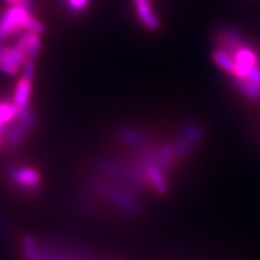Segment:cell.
Here are the masks:
<instances>
[{"instance_id":"obj_10","label":"cell","mask_w":260,"mask_h":260,"mask_svg":"<svg viewBox=\"0 0 260 260\" xmlns=\"http://www.w3.org/2000/svg\"><path fill=\"white\" fill-rule=\"evenodd\" d=\"M16 46L21 48L27 54L28 59L34 60L38 57L41 48L40 34L35 31H24L19 34V38L16 41Z\"/></svg>"},{"instance_id":"obj_2","label":"cell","mask_w":260,"mask_h":260,"mask_svg":"<svg viewBox=\"0 0 260 260\" xmlns=\"http://www.w3.org/2000/svg\"><path fill=\"white\" fill-rule=\"evenodd\" d=\"M213 41L216 45V50H222L230 54L233 58L235 57L237 51L248 46L246 38L239 29L232 27V25H222L214 31Z\"/></svg>"},{"instance_id":"obj_12","label":"cell","mask_w":260,"mask_h":260,"mask_svg":"<svg viewBox=\"0 0 260 260\" xmlns=\"http://www.w3.org/2000/svg\"><path fill=\"white\" fill-rule=\"evenodd\" d=\"M232 82L245 96L253 100L260 99L259 86L255 82H253L251 79H237V77L233 76Z\"/></svg>"},{"instance_id":"obj_7","label":"cell","mask_w":260,"mask_h":260,"mask_svg":"<svg viewBox=\"0 0 260 260\" xmlns=\"http://www.w3.org/2000/svg\"><path fill=\"white\" fill-rule=\"evenodd\" d=\"M234 59L236 61V74L234 77L237 79H248L251 71L258 67V58L249 45L237 51Z\"/></svg>"},{"instance_id":"obj_16","label":"cell","mask_w":260,"mask_h":260,"mask_svg":"<svg viewBox=\"0 0 260 260\" xmlns=\"http://www.w3.org/2000/svg\"><path fill=\"white\" fill-rule=\"evenodd\" d=\"M89 2L90 0H67L68 8L73 12H76V14L82 12L88 8Z\"/></svg>"},{"instance_id":"obj_4","label":"cell","mask_w":260,"mask_h":260,"mask_svg":"<svg viewBox=\"0 0 260 260\" xmlns=\"http://www.w3.org/2000/svg\"><path fill=\"white\" fill-rule=\"evenodd\" d=\"M28 60L27 54L15 46H0V71L6 75H17Z\"/></svg>"},{"instance_id":"obj_18","label":"cell","mask_w":260,"mask_h":260,"mask_svg":"<svg viewBox=\"0 0 260 260\" xmlns=\"http://www.w3.org/2000/svg\"><path fill=\"white\" fill-rule=\"evenodd\" d=\"M6 3L10 5H24V6H29V2L30 0H5Z\"/></svg>"},{"instance_id":"obj_17","label":"cell","mask_w":260,"mask_h":260,"mask_svg":"<svg viewBox=\"0 0 260 260\" xmlns=\"http://www.w3.org/2000/svg\"><path fill=\"white\" fill-rule=\"evenodd\" d=\"M248 79H251L253 82H255L256 84H258L259 88H260V68H259V65L258 67H255L254 69L251 71Z\"/></svg>"},{"instance_id":"obj_1","label":"cell","mask_w":260,"mask_h":260,"mask_svg":"<svg viewBox=\"0 0 260 260\" xmlns=\"http://www.w3.org/2000/svg\"><path fill=\"white\" fill-rule=\"evenodd\" d=\"M24 31L41 34L44 31V25L29 11L28 6L10 5V8L0 15V40Z\"/></svg>"},{"instance_id":"obj_19","label":"cell","mask_w":260,"mask_h":260,"mask_svg":"<svg viewBox=\"0 0 260 260\" xmlns=\"http://www.w3.org/2000/svg\"><path fill=\"white\" fill-rule=\"evenodd\" d=\"M3 145V134H0V146Z\"/></svg>"},{"instance_id":"obj_5","label":"cell","mask_w":260,"mask_h":260,"mask_svg":"<svg viewBox=\"0 0 260 260\" xmlns=\"http://www.w3.org/2000/svg\"><path fill=\"white\" fill-rule=\"evenodd\" d=\"M9 175L12 183H15L19 189L27 191V193L37 190L41 182L40 174L35 169L29 167L11 168Z\"/></svg>"},{"instance_id":"obj_9","label":"cell","mask_w":260,"mask_h":260,"mask_svg":"<svg viewBox=\"0 0 260 260\" xmlns=\"http://www.w3.org/2000/svg\"><path fill=\"white\" fill-rule=\"evenodd\" d=\"M145 181L151 186L158 194H165L169 189L168 181L165 178L164 171L157 165L151 162H145L144 168Z\"/></svg>"},{"instance_id":"obj_8","label":"cell","mask_w":260,"mask_h":260,"mask_svg":"<svg viewBox=\"0 0 260 260\" xmlns=\"http://www.w3.org/2000/svg\"><path fill=\"white\" fill-rule=\"evenodd\" d=\"M136 15L144 27L149 30H157L160 27V21L155 15L151 0H134Z\"/></svg>"},{"instance_id":"obj_15","label":"cell","mask_w":260,"mask_h":260,"mask_svg":"<svg viewBox=\"0 0 260 260\" xmlns=\"http://www.w3.org/2000/svg\"><path fill=\"white\" fill-rule=\"evenodd\" d=\"M182 138L188 140L194 145L198 144L203 138V129H201V126L195 124L186 125L182 130Z\"/></svg>"},{"instance_id":"obj_3","label":"cell","mask_w":260,"mask_h":260,"mask_svg":"<svg viewBox=\"0 0 260 260\" xmlns=\"http://www.w3.org/2000/svg\"><path fill=\"white\" fill-rule=\"evenodd\" d=\"M32 76H34V61L28 59L22 69L21 79L17 81L14 92V102L19 109L29 106L30 94L32 89Z\"/></svg>"},{"instance_id":"obj_13","label":"cell","mask_w":260,"mask_h":260,"mask_svg":"<svg viewBox=\"0 0 260 260\" xmlns=\"http://www.w3.org/2000/svg\"><path fill=\"white\" fill-rule=\"evenodd\" d=\"M212 59L216 65H218L220 69L225 71V73L233 75V76L236 74V61L226 52L222 50H214Z\"/></svg>"},{"instance_id":"obj_14","label":"cell","mask_w":260,"mask_h":260,"mask_svg":"<svg viewBox=\"0 0 260 260\" xmlns=\"http://www.w3.org/2000/svg\"><path fill=\"white\" fill-rule=\"evenodd\" d=\"M22 246H23V252L27 260H41L40 249L31 236L24 235L22 237Z\"/></svg>"},{"instance_id":"obj_11","label":"cell","mask_w":260,"mask_h":260,"mask_svg":"<svg viewBox=\"0 0 260 260\" xmlns=\"http://www.w3.org/2000/svg\"><path fill=\"white\" fill-rule=\"evenodd\" d=\"M19 111L21 109L14 102H0V134H3L5 126L11 124L17 118Z\"/></svg>"},{"instance_id":"obj_6","label":"cell","mask_w":260,"mask_h":260,"mask_svg":"<svg viewBox=\"0 0 260 260\" xmlns=\"http://www.w3.org/2000/svg\"><path fill=\"white\" fill-rule=\"evenodd\" d=\"M94 187H95V189L99 190L104 197L107 198L109 200H111L112 203L118 205V207H121L122 210L126 211L128 213L135 216V214H138L140 212L139 206L135 204V201L133 200L129 195L123 193V191L115 189V188L112 187L105 186V184H94Z\"/></svg>"}]
</instances>
